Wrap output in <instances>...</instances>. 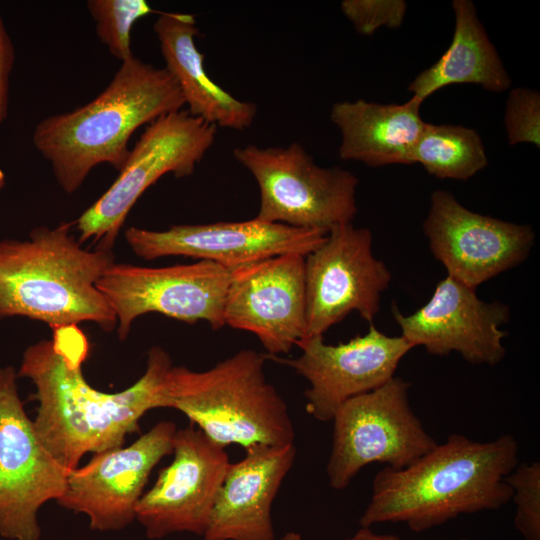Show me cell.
<instances>
[{
	"mask_svg": "<svg viewBox=\"0 0 540 540\" xmlns=\"http://www.w3.org/2000/svg\"><path fill=\"white\" fill-rule=\"evenodd\" d=\"M88 340L77 325L53 329L23 353L17 376L35 386L38 409L33 425L53 457L69 472L87 453L123 446L128 434L139 430L144 414L167 408L166 376L172 360L161 347L147 354L143 375L130 387L106 393L85 379L82 365Z\"/></svg>",
	"mask_w": 540,
	"mask_h": 540,
	"instance_id": "6da1fadb",
	"label": "cell"
},
{
	"mask_svg": "<svg viewBox=\"0 0 540 540\" xmlns=\"http://www.w3.org/2000/svg\"><path fill=\"white\" fill-rule=\"evenodd\" d=\"M518 451L511 434L488 442L451 434L409 466L381 469L359 524L403 522L421 532L460 514L498 509L511 500L505 478L518 465Z\"/></svg>",
	"mask_w": 540,
	"mask_h": 540,
	"instance_id": "7a4b0ae2",
	"label": "cell"
},
{
	"mask_svg": "<svg viewBox=\"0 0 540 540\" xmlns=\"http://www.w3.org/2000/svg\"><path fill=\"white\" fill-rule=\"evenodd\" d=\"M184 107L181 91L165 68L132 56L121 63L93 100L41 120L32 142L51 165L59 186L71 194L100 164L107 163L119 172L129 155L132 134Z\"/></svg>",
	"mask_w": 540,
	"mask_h": 540,
	"instance_id": "3957f363",
	"label": "cell"
},
{
	"mask_svg": "<svg viewBox=\"0 0 540 540\" xmlns=\"http://www.w3.org/2000/svg\"><path fill=\"white\" fill-rule=\"evenodd\" d=\"M71 226L37 227L28 240L0 241V318L26 317L52 329L82 322L115 328L117 319L96 287L114 255L84 249Z\"/></svg>",
	"mask_w": 540,
	"mask_h": 540,
	"instance_id": "277c9868",
	"label": "cell"
},
{
	"mask_svg": "<svg viewBox=\"0 0 540 540\" xmlns=\"http://www.w3.org/2000/svg\"><path fill=\"white\" fill-rule=\"evenodd\" d=\"M265 359L264 354L242 349L205 371L172 366L165 381L167 408L183 413L225 448L294 444L288 407L267 381Z\"/></svg>",
	"mask_w": 540,
	"mask_h": 540,
	"instance_id": "5b68a950",
	"label": "cell"
},
{
	"mask_svg": "<svg viewBox=\"0 0 540 540\" xmlns=\"http://www.w3.org/2000/svg\"><path fill=\"white\" fill-rule=\"evenodd\" d=\"M233 157L258 184L259 220L329 232L357 214L358 178L340 167L317 165L298 143L236 147Z\"/></svg>",
	"mask_w": 540,
	"mask_h": 540,
	"instance_id": "8992f818",
	"label": "cell"
},
{
	"mask_svg": "<svg viewBox=\"0 0 540 540\" xmlns=\"http://www.w3.org/2000/svg\"><path fill=\"white\" fill-rule=\"evenodd\" d=\"M217 127L186 109L148 124L112 185L74 222L80 243L94 240L111 249L126 217L142 194L162 176L194 173L216 140Z\"/></svg>",
	"mask_w": 540,
	"mask_h": 540,
	"instance_id": "52a82bcc",
	"label": "cell"
},
{
	"mask_svg": "<svg viewBox=\"0 0 540 540\" xmlns=\"http://www.w3.org/2000/svg\"><path fill=\"white\" fill-rule=\"evenodd\" d=\"M409 388L410 383L393 377L336 410L326 467L333 489L346 488L366 465L379 462L402 469L437 445L411 408Z\"/></svg>",
	"mask_w": 540,
	"mask_h": 540,
	"instance_id": "ba28073f",
	"label": "cell"
},
{
	"mask_svg": "<svg viewBox=\"0 0 540 540\" xmlns=\"http://www.w3.org/2000/svg\"><path fill=\"white\" fill-rule=\"evenodd\" d=\"M230 271L199 260L167 267L113 263L96 287L109 303L125 340L136 318L146 313L195 324L207 322L213 330L225 326L224 304Z\"/></svg>",
	"mask_w": 540,
	"mask_h": 540,
	"instance_id": "9c48e42d",
	"label": "cell"
},
{
	"mask_svg": "<svg viewBox=\"0 0 540 540\" xmlns=\"http://www.w3.org/2000/svg\"><path fill=\"white\" fill-rule=\"evenodd\" d=\"M16 379L12 366L0 367V536L39 540L38 512L63 496L70 472L40 441Z\"/></svg>",
	"mask_w": 540,
	"mask_h": 540,
	"instance_id": "30bf717a",
	"label": "cell"
},
{
	"mask_svg": "<svg viewBox=\"0 0 540 540\" xmlns=\"http://www.w3.org/2000/svg\"><path fill=\"white\" fill-rule=\"evenodd\" d=\"M391 279L388 267L373 255L368 228L352 223L332 228L305 256L306 338L323 336L353 311L371 323Z\"/></svg>",
	"mask_w": 540,
	"mask_h": 540,
	"instance_id": "8fae6325",
	"label": "cell"
},
{
	"mask_svg": "<svg viewBox=\"0 0 540 540\" xmlns=\"http://www.w3.org/2000/svg\"><path fill=\"white\" fill-rule=\"evenodd\" d=\"M172 446L173 460L135 509L150 539L178 532L203 536L230 463L225 447L192 423L177 429Z\"/></svg>",
	"mask_w": 540,
	"mask_h": 540,
	"instance_id": "7c38bea8",
	"label": "cell"
},
{
	"mask_svg": "<svg viewBox=\"0 0 540 540\" xmlns=\"http://www.w3.org/2000/svg\"><path fill=\"white\" fill-rule=\"evenodd\" d=\"M296 358L266 356L287 365L306 379V410L320 421H331L348 399L373 391L390 379L402 358L414 347L400 336H388L373 324L364 335L331 345L323 336L301 340Z\"/></svg>",
	"mask_w": 540,
	"mask_h": 540,
	"instance_id": "4fadbf2b",
	"label": "cell"
},
{
	"mask_svg": "<svg viewBox=\"0 0 540 540\" xmlns=\"http://www.w3.org/2000/svg\"><path fill=\"white\" fill-rule=\"evenodd\" d=\"M423 231L447 275L473 289L522 263L535 241L529 225L471 211L444 190L432 193Z\"/></svg>",
	"mask_w": 540,
	"mask_h": 540,
	"instance_id": "5bb4252c",
	"label": "cell"
},
{
	"mask_svg": "<svg viewBox=\"0 0 540 540\" xmlns=\"http://www.w3.org/2000/svg\"><path fill=\"white\" fill-rule=\"evenodd\" d=\"M327 233L253 218L173 225L162 231L129 227L125 239L132 251L146 260L186 256L210 261L232 271L284 254L307 256L323 243Z\"/></svg>",
	"mask_w": 540,
	"mask_h": 540,
	"instance_id": "9a60e30c",
	"label": "cell"
},
{
	"mask_svg": "<svg viewBox=\"0 0 540 540\" xmlns=\"http://www.w3.org/2000/svg\"><path fill=\"white\" fill-rule=\"evenodd\" d=\"M176 431L173 422L161 421L127 447L93 454L87 464L70 472L57 504L85 514L92 530L124 529L136 519L135 509L152 470L172 454Z\"/></svg>",
	"mask_w": 540,
	"mask_h": 540,
	"instance_id": "2e32d148",
	"label": "cell"
},
{
	"mask_svg": "<svg viewBox=\"0 0 540 540\" xmlns=\"http://www.w3.org/2000/svg\"><path fill=\"white\" fill-rule=\"evenodd\" d=\"M224 322L256 335L266 356L306 338L305 256L284 254L230 271Z\"/></svg>",
	"mask_w": 540,
	"mask_h": 540,
	"instance_id": "e0dca14e",
	"label": "cell"
},
{
	"mask_svg": "<svg viewBox=\"0 0 540 540\" xmlns=\"http://www.w3.org/2000/svg\"><path fill=\"white\" fill-rule=\"evenodd\" d=\"M392 314L401 336L432 355L457 352L469 363L489 366L505 357L501 326L509 321L508 306L481 300L476 289L448 275L416 312L404 315L394 305Z\"/></svg>",
	"mask_w": 540,
	"mask_h": 540,
	"instance_id": "ac0fdd59",
	"label": "cell"
},
{
	"mask_svg": "<svg viewBox=\"0 0 540 540\" xmlns=\"http://www.w3.org/2000/svg\"><path fill=\"white\" fill-rule=\"evenodd\" d=\"M295 458L294 444H256L229 463L204 540H274L272 504Z\"/></svg>",
	"mask_w": 540,
	"mask_h": 540,
	"instance_id": "d6986e66",
	"label": "cell"
},
{
	"mask_svg": "<svg viewBox=\"0 0 540 540\" xmlns=\"http://www.w3.org/2000/svg\"><path fill=\"white\" fill-rule=\"evenodd\" d=\"M165 69L177 83L187 111L217 128L244 130L256 116L257 106L240 100L207 74L204 54L196 47L199 29L192 14L158 12L153 24Z\"/></svg>",
	"mask_w": 540,
	"mask_h": 540,
	"instance_id": "ffe728a7",
	"label": "cell"
},
{
	"mask_svg": "<svg viewBox=\"0 0 540 540\" xmlns=\"http://www.w3.org/2000/svg\"><path fill=\"white\" fill-rule=\"evenodd\" d=\"M422 103L415 97L403 104L336 102L330 119L341 134L339 157L373 167L411 165L412 150L426 123L420 116Z\"/></svg>",
	"mask_w": 540,
	"mask_h": 540,
	"instance_id": "44dd1931",
	"label": "cell"
},
{
	"mask_svg": "<svg viewBox=\"0 0 540 540\" xmlns=\"http://www.w3.org/2000/svg\"><path fill=\"white\" fill-rule=\"evenodd\" d=\"M455 27L452 41L432 66L409 84L412 97L423 102L439 89L453 84H476L485 90L503 92L511 86L494 45L469 0H454Z\"/></svg>",
	"mask_w": 540,
	"mask_h": 540,
	"instance_id": "7402d4cb",
	"label": "cell"
},
{
	"mask_svg": "<svg viewBox=\"0 0 540 540\" xmlns=\"http://www.w3.org/2000/svg\"><path fill=\"white\" fill-rule=\"evenodd\" d=\"M410 163L439 179L466 181L488 165L480 135L471 128L425 123Z\"/></svg>",
	"mask_w": 540,
	"mask_h": 540,
	"instance_id": "603a6c76",
	"label": "cell"
},
{
	"mask_svg": "<svg viewBox=\"0 0 540 540\" xmlns=\"http://www.w3.org/2000/svg\"><path fill=\"white\" fill-rule=\"evenodd\" d=\"M87 9L95 21L99 40L121 62L131 58V30L140 18L153 10L145 0H88Z\"/></svg>",
	"mask_w": 540,
	"mask_h": 540,
	"instance_id": "cb8c5ba5",
	"label": "cell"
},
{
	"mask_svg": "<svg viewBox=\"0 0 540 540\" xmlns=\"http://www.w3.org/2000/svg\"><path fill=\"white\" fill-rule=\"evenodd\" d=\"M516 504L514 524L525 540H540V463H522L505 478Z\"/></svg>",
	"mask_w": 540,
	"mask_h": 540,
	"instance_id": "d4e9b609",
	"label": "cell"
},
{
	"mask_svg": "<svg viewBox=\"0 0 540 540\" xmlns=\"http://www.w3.org/2000/svg\"><path fill=\"white\" fill-rule=\"evenodd\" d=\"M504 125L511 145L530 143L540 146V95L527 88L510 91Z\"/></svg>",
	"mask_w": 540,
	"mask_h": 540,
	"instance_id": "484cf974",
	"label": "cell"
},
{
	"mask_svg": "<svg viewBox=\"0 0 540 540\" xmlns=\"http://www.w3.org/2000/svg\"><path fill=\"white\" fill-rule=\"evenodd\" d=\"M403 0H344L341 10L356 31L371 36L380 27L399 28L406 14Z\"/></svg>",
	"mask_w": 540,
	"mask_h": 540,
	"instance_id": "4316f807",
	"label": "cell"
},
{
	"mask_svg": "<svg viewBox=\"0 0 540 540\" xmlns=\"http://www.w3.org/2000/svg\"><path fill=\"white\" fill-rule=\"evenodd\" d=\"M15 52L13 43L0 14V124L8 115L9 77L13 69Z\"/></svg>",
	"mask_w": 540,
	"mask_h": 540,
	"instance_id": "83f0119b",
	"label": "cell"
},
{
	"mask_svg": "<svg viewBox=\"0 0 540 540\" xmlns=\"http://www.w3.org/2000/svg\"><path fill=\"white\" fill-rule=\"evenodd\" d=\"M345 540H400L395 535L376 534L370 527H361L352 537Z\"/></svg>",
	"mask_w": 540,
	"mask_h": 540,
	"instance_id": "f1b7e54d",
	"label": "cell"
},
{
	"mask_svg": "<svg viewBox=\"0 0 540 540\" xmlns=\"http://www.w3.org/2000/svg\"><path fill=\"white\" fill-rule=\"evenodd\" d=\"M281 540H302V537L296 532H288L281 538Z\"/></svg>",
	"mask_w": 540,
	"mask_h": 540,
	"instance_id": "f546056e",
	"label": "cell"
},
{
	"mask_svg": "<svg viewBox=\"0 0 540 540\" xmlns=\"http://www.w3.org/2000/svg\"><path fill=\"white\" fill-rule=\"evenodd\" d=\"M5 185V173L0 169V189Z\"/></svg>",
	"mask_w": 540,
	"mask_h": 540,
	"instance_id": "4dcf8cb0",
	"label": "cell"
},
{
	"mask_svg": "<svg viewBox=\"0 0 540 540\" xmlns=\"http://www.w3.org/2000/svg\"><path fill=\"white\" fill-rule=\"evenodd\" d=\"M462 540H467V539H462Z\"/></svg>",
	"mask_w": 540,
	"mask_h": 540,
	"instance_id": "1f68e13d",
	"label": "cell"
}]
</instances>
